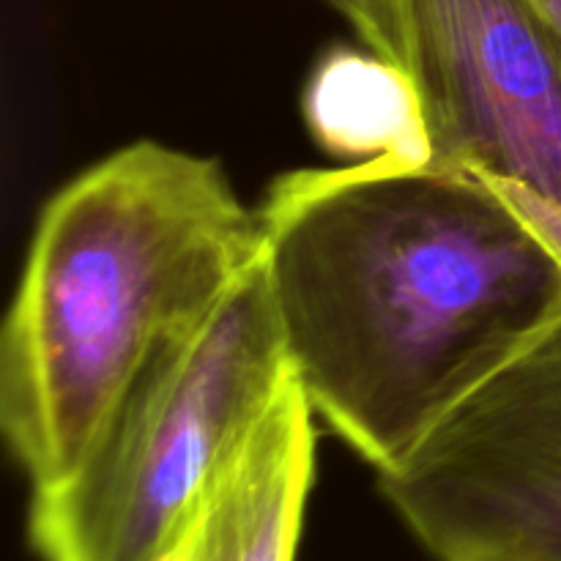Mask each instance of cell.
Listing matches in <instances>:
<instances>
[{"label":"cell","mask_w":561,"mask_h":561,"mask_svg":"<svg viewBox=\"0 0 561 561\" xmlns=\"http://www.w3.org/2000/svg\"><path fill=\"white\" fill-rule=\"evenodd\" d=\"M257 222L296 383L376 474L561 318L559 247L436 159L290 170Z\"/></svg>","instance_id":"6da1fadb"},{"label":"cell","mask_w":561,"mask_h":561,"mask_svg":"<svg viewBox=\"0 0 561 561\" xmlns=\"http://www.w3.org/2000/svg\"><path fill=\"white\" fill-rule=\"evenodd\" d=\"M261 252L222 164L164 142L124 146L49 197L0 334V431L31 491L80 463Z\"/></svg>","instance_id":"7a4b0ae2"},{"label":"cell","mask_w":561,"mask_h":561,"mask_svg":"<svg viewBox=\"0 0 561 561\" xmlns=\"http://www.w3.org/2000/svg\"><path fill=\"white\" fill-rule=\"evenodd\" d=\"M294 381L263 252L146 367L80 463L31 491L38 561H157Z\"/></svg>","instance_id":"3957f363"},{"label":"cell","mask_w":561,"mask_h":561,"mask_svg":"<svg viewBox=\"0 0 561 561\" xmlns=\"http://www.w3.org/2000/svg\"><path fill=\"white\" fill-rule=\"evenodd\" d=\"M376 477L436 561H561V318Z\"/></svg>","instance_id":"277c9868"},{"label":"cell","mask_w":561,"mask_h":561,"mask_svg":"<svg viewBox=\"0 0 561 561\" xmlns=\"http://www.w3.org/2000/svg\"><path fill=\"white\" fill-rule=\"evenodd\" d=\"M433 159L510 197L561 250V47L531 0H392Z\"/></svg>","instance_id":"5b68a950"},{"label":"cell","mask_w":561,"mask_h":561,"mask_svg":"<svg viewBox=\"0 0 561 561\" xmlns=\"http://www.w3.org/2000/svg\"><path fill=\"white\" fill-rule=\"evenodd\" d=\"M316 480V414L283 389L217 491L157 561H296Z\"/></svg>","instance_id":"8992f818"},{"label":"cell","mask_w":561,"mask_h":561,"mask_svg":"<svg viewBox=\"0 0 561 561\" xmlns=\"http://www.w3.org/2000/svg\"><path fill=\"white\" fill-rule=\"evenodd\" d=\"M305 121L334 157L433 159L414 82L373 49L337 47L318 60L305 88Z\"/></svg>","instance_id":"52a82bcc"},{"label":"cell","mask_w":561,"mask_h":561,"mask_svg":"<svg viewBox=\"0 0 561 561\" xmlns=\"http://www.w3.org/2000/svg\"><path fill=\"white\" fill-rule=\"evenodd\" d=\"M327 3L351 22L367 49L398 66V27H394L392 0H327Z\"/></svg>","instance_id":"ba28073f"},{"label":"cell","mask_w":561,"mask_h":561,"mask_svg":"<svg viewBox=\"0 0 561 561\" xmlns=\"http://www.w3.org/2000/svg\"><path fill=\"white\" fill-rule=\"evenodd\" d=\"M531 3L540 11V16L546 20V25L551 27V33L557 36L561 47V0H531Z\"/></svg>","instance_id":"9c48e42d"}]
</instances>
